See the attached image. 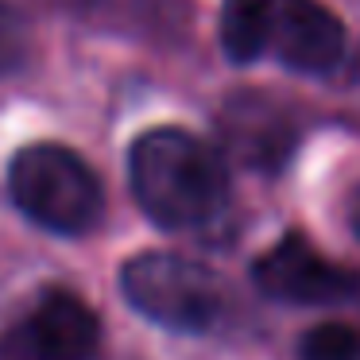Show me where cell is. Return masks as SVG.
Masks as SVG:
<instances>
[{"mask_svg":"<svg viewBox=\"0 0 360 360\" xmlns=\"http://www.w3.org/2000/svg\"><path fill=\"white\" fill-rule=\"evenodd\" d=\"M128 179L140 210L171 233H198L229 210L225 155L186 128H151L132 143Z\"/></svg>","mask_w":360,"mask_h":360,"instance_id":"1","label":"cell"},{"mask_svg":"<svg viewBox=\"0 0 360 360\" xmlns=\"http://www.w3.org/2000/svg\"><path fill=\"white\" fill-rule=\"evenodd\" d=\"M221 47L233 63H279L329 74L345 55V27L318 0H225Z\"/></svg>","mask_w":360,"mask_h":360,"instance_id":"2","label":"cell"},{"mask_svg":"<svg viewBox=\"0 0 360 360\" xmlns=\"http://www.w3.org/2000/svg\"><path fill=\"white\" fill-rule=\"evenodd\" d=\"M8 194L27 221L58 236L89 233L105 210L94 167L63 143L20 148L8 167Z\"/></svg>","mask_w":360,"mask_h":360,"instance_id":"3","label":"cell"},{"mask_svg":"<svg viewBox=\"0 0 360 360\" xmlns=\"http://www.w3.org/2000/svg\"><path fill=\"white\" fill-rule=\"evenodd\" d=\"M128 306L174 333H205L225 314V287L205 264L174 252H143L120 271Z\"/></svg>","mask_w":360,"mask_h":360,"instance_id":"4","label":"cell"},{"mask_svg":"<svg viewBox=\"0 0 360 360\" xmlns=\"http://www.w3.org/2000/svg\"><path fill=\"white\" fill-rule=\"evenodd\" d=\"M101 321L66 287H51L0 333V360H97Z\"/></svg>","mask_w":360,"mask_h":360,"instance_id":"5","label":"cell"},{"mask_svg":"<svg viewBox=\"0 0 360 360\" xmlns=\"http://www.w3.org/2000/svg\"><path fill=\"white\" fill-rule=\"evenodd\" d=\"M252 279L275 302L290 306H333L360 295V271L329 259L302 233H287L279 244L252 264Z\"/></svg>","mask_w":360,"mask_h":360,"instance_id":"6","label":"cell"},{"mask_svg":"<svg viewBox=\"0 0 360 360\" xmlns=\"http://www.w3.org/2000/svg\"><path fill=\"white\" fill-rule=\"evenodd\" d=\"M221 143L240 167L275 174L295 151V124L271 97L236 94L221 109Z\"/></svg>","mask_w":360,"mask_h":360,"instance_id":"7","label":"cell"},{"mask_svg":"<svg viewBox=\"0 0 360 360\" xmlns=\"http://www.w3.org/2000/svg\"><path fill=\"white\" fill-rule=\"evenodd\" d=\"M298 360H360V329L349 321H321L302 333Z\"/></svg>","mask_w":360,"mask_h":360,"instance_id":"8","label":"cell"},{"mask_svg":"<svg viewBox=\"0 0 360 360\" xmlns=\"http://www.w3.org/2000/svg\"><path fill=\"white\" fill-rule=\"evenodd\" d=\"M27 51H32V24L20 8L0 0V78L16 74L27 63Z\"/></svg>","mask_w":360,"mask_h":360,"instance_id":"9","label":"cell"},{"mask_svg":"<svg viewBox=\"0 0 360 360\" xmlns=\"http://www.w3.org/2000/svg\"><path fill=\"white\" fill-rule=\"evenodd\" d=\"M349 229L356 233V240H360V186L352 190V198H349Z\"/></svg>","mask_w":360,"mask_h":360,"instance_id":"10","label":"cell"},{"mask_svg":"<svg viewBox=\"0 0 360 360\" xmlns=\"http://www.w3.org/2000/svg\"><path fill=\"white\" fill-rule=\"evenodd\" d=\"M63 4H94V0H63Z\"/></svg>","mask_w":360,"mask_h":360,"instance_id":"11","label":"cell"}]
</instances>
